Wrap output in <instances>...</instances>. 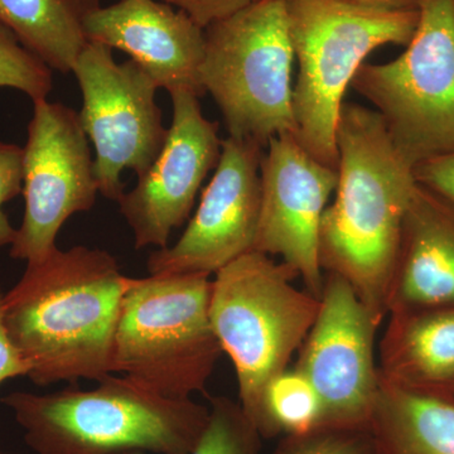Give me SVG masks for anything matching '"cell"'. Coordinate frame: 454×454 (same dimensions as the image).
Wrapping results in <instances>:
<instances>
[{
	"mask_svg": "<svg viewBox=\"0 0 454 454\" xmlns=\"http://www.w3.org/2000/svg\"><path fill=\"white\" fill-rule=\"evenodd\" d=\"M128 279L106 250L56 247L27 262L3 300L9 339L38 387L114 373V342Z\"/></svg>",
	"mask_w": 454,
	"mask_h": 454,
	"instance_id": "cell-1",
	"label": "cell"
},
{
	"mask_svg": "<svg viewBox=\"0 0 454 454\" xmlns=\"http://www.w3.org/2000/svg\"><path fill=\"white\" fill-rule=\"evenodd\" d=\"M98 192L94 160L79 113L59 103H33L23 148L25 216L9 255L38 262L74 214L91 210Z\"/></svg>",
	"mask_w": 454,
	"mask_h": 454,
	"instance_id": "cell-10",
	"label": "cell"
},
{
	"mask_svg": "<svg viewBox=\"0 0 454 454\" xmlns=\"http://www.w3.org/2000/svg\"><path fill=\"white\" fill-rule=\"evenodd\" d=\"M2 403L37 454H191L210 418L192 397L170 399L115 373L90 390L13 391Z\"/></svg>",
	"mask_w": 454,
	"mask_h": 454,
	"instance_id": "cell-3",
	"label": "cell"
},
{
	"mask_svg": "<svg viewBox=\"0 0 454 454\" xmlns=\"http://www.w3.org/2000/svg\"><path fill=\"white\" fill-rule=\"evenodd\" d=\"M264 146L229 137L219 163L187 229L172 247L155 250L146 267L151 276L211 277L253 250L260 216V162Z\"/></svg>",
	"mask_w": 454,
	"mask_h": 454,
	"instance_id": "cell-13",
	"label": "cell"
},
{
	"mask_svg": "<svg viewBox=\"0 0 454 454\" xmlns=\"http://www.w3.org/2000/svg\"><path fill=\"white\" fill-rule=\"evenodd\" d=\"M202 274L129 278L114 342V373L170 399H191L223 354Z\"/></svg>",
	"mask_w": 454,
	"mask_h": 454,
	"instance_id": "cell-6",
	"label": "cell"
},
{
	"mask_svg": "<svg viewBox=\"0 0 454 454\" xmlns=\"http://www.w3.org/2000/svg\"><path fill=\"white\" fill-rule=\"evenodd\" d=\"M369 430L376 454H454V397L382 380Z\"/></svg>",
	"mask_w": 454,
	"mask_h": 454,
	"instance_id": "cell-18",
	"label": "cell"
},
{
	"mask_svg": "<svg viewBox=\"0 0 454 454\" xmlns=\"http://www.w3.org/2000/svg\"><path fill=\"white\" fill-rule=\"evenodd\" d=\"M0 454H4V453H0Z\"/></svg>",
	"mask_w": 454,
	"mask_h": 454,
	"instance_id": "cell-29",
	"label": "cell"
},
{
	"mask_svg": "<svg viewBox=\"0 0 454 454\" xmlns=\"http://www.w3.org/2000/svg\"><path fill=\"white\" fill-rule=\"evenodd\" d=\"M83 28L88 42L128 53L158 88L206 94L205 29L181 9L160 0H121L92 11Z\"/></svg>",
	"mask_w": 454,
	"mask_h": 454,
	"instance_id": "cell-15",
	"label": "cell"
},
{
	"mask_svg": "<svg viewBox=\"0 0 454 454\" xmlns=\"http://www.w3.org/2000/svg\"><path fill=\"white\" fill-rule=\"evenodd\" d=\"M172 7L181 9L203 29L212 23L243 11L259 0H160Z\"/></svg>",
	"mask_w": 454,
	"mask_h": 454,
	"instance_id": "cell-25",
	"label": "cell"
},
{
	"mask_svg": "<svg viewBox=\"0 0 454 454\" xmlns=\"http://www.w3.org/2000/svg\"><path fill=\"white\" fill-rule=\"evenodd\" d=\"M404 52L364 64L351 88L372 104L413 167L454 153V0H424Z\"/></svg>",
	"mask_w": 454,
	"mask_h": 454,
	"instance_id": "cell-8",
	"label": "cell"
},
{
	"mask_svg": "<svg viewBox=\"0 0 454 454\" xmlns=\"http://www.w3.org/2000/svg\"><path fill=\"white\" fill-rule=\"evenodd\" d=\"M380 343L382 380L454 397V307L394 310Z\"/></svg>",
	"mask_w": 454,
	"mask_h": 454,
	"instance_id": "cell-17",
	"label": "cell"
},
{
	"mask_svg": "<svg viewBox=\"0 0 454 454\" xmlns=\"http://www.w3.org/2000/svg\"><path fill=\"white\" fill-rule=\"evenodd\" d=\"M169 95L173 118L162 149L118 201L136 249L168 247L173 230L188 219L202 182L220 160L219 124L203 115L199 97L184 90Z\"/></svg>",
	"mask_w": 454,
	"mask_h": 454,
	"instance_id": "cell-14",
	"label": "cell"
},
{
	"mask_svg": "<svg viewBox=\"0 0 454 454\" xmlns=\"http://www.w3.org/2000/svg\"><path fill=\"white\" fill-rule=\"evenodd\" d=\"M0 88L22 91L33 103L52 91V70L26 49L13 32L0 23Z\"/></svg>",
	"mask_w": 454,
	"mask_h": 454,
	"instance_id": "cell-22",
	"label": "cell"
},
{
	"mask_svg": "<svg viewBox=\"0 0 454 454\" xmlns=\"http://www.w3.org/2000/svg\"><path fill=\"white\" fill-rule=\"evenodd\" d=\"M363 7L381 11H419L424 0H348Z\"/></svg>",
	"mask_w": 454,
	"mask_h": 454,
	"instance_id": "cell-28",
	"label": "cell"
},
{
	"mask_svg": "<svg viewBox=\"0 0 454 454\" xmlns=\"http://www.w3.org/2000/svg\"><path fill=\"white\" fill-rule=\"evenodd\" d=\"M339 181L319 231L325 273L348 280L376 318L387 315L406 210L417 181L381 116L354 103L340 107Z\"/></svg>",
	"mask_w": 454,
	"mask_h": 454,
	"instance_id": "cell-2",
	"label": "cell"
},
{
	"mask_svg": "<svg viewBox=\"0 0 454 454\" xmlns=\"http://www.w3.org/2000/svg\"><path fill=\"white\" fill-rule=\"evenodd\" d=\"M438 307H454V205L417 184L403 225L387 315Z\"/></svg>",
	"mask_w": 454,
	"mask_h": 454,
	"instance_id": "cell-16",
	"label": "cell"
},
{
	"mask_svg": "<svg viewBox=\"0 0 454 454\" xmlns=\"http://www.w3.org/2000/svg\"><path fill=\"white\" fill-rule=\"evenodd\" d=\"M260 162V216L253 250L280 256L321 298L325 271L319 262V231L339 172L316 158L293 134L269 140Z\"/></svg>",
	"mask_w": 454,
	"mask_h": 454,
	"instance_id": "cell-12",
	"label": "cell"
},
{
	"mask_svg": "<svg viewBox=\"0 0 454 454\" xmlns=\"http://www.w3.org/2000/svg\"><path fill=\"white\" fill-rule=\"evenodd\" d=\"M82 94L80 121L97 152L94 173L98 192L119 201L125 192L122 170L142 176L167 138L160 89L138 64H118L113 50L88 42L73 67Z\"/></svg>",
	"mask_w": 454,
	"mask_h": 454,
	"instance_id": "cell-9",
	"label": "cell"
},
{
	"mask_svg": "<svg viewBox=\"0 0 454 454\" xmlns=\"http://www.w3.org/2000/svg\"><path fill=\"white\" fill-rule=\"evenodd\" d=\"M294 278L283 262L250 250L212 280V330L234 364L239 403L254 428L269 382L286 372L318 313V298L293 286Z\"/></svg>",
	"mask_w": 454,
	"mask_h": 454,
	"instance_id": "cell-5",
	"label": "cell"
},
{
	"mask_svg": "<svg viewBox=\"0 0 454 454\" xmlns=\"http://www.w3.org/2000/svg\"><path fill=\"white\" fill-rule=\"evenodd\" d=\"M208 408L207 427L191 454H262V438L240 403L225 396L210 397Z\"/></svg>",
	"mask_w": 454,
	"mask_h": 454,
	"instance_id": "cell-21",
	"label": "cell"
},
{
	"mask_svg": "<svg viewBox=\"0 0 454 454\" xmlns=\"http://www.w3.org/2000/svg\"><path fill=\"white\" fill-rule=\"evenodd\" d=\"M321 427V400L301 372L286 369L269 382L255 423L260 437H286Z\"/></svg>",
	"mask_w": 454,
	"mask_h": 454,
	"instance_id": "cell-20",
	"label": "cell"
},
{
	"mask_svg": "<svg viewBox=\"0 0 454 454\" xmlns=\"http://www.w3.org/2000/svg\"><path fill=\"white\" fill-rule=\"evenodd\" d=\"M23 191V148L0 142V250L13 244L17 229L12 226L3 205Z\"/></svg>",
	"mask_w": 454,
	"mask_h": 454,
	"instance_id": "cell-24",
	"label": "cell"
},
{
	"mask_svg": "<svg viewBox=\"0 0 454 454\" xmlns=\"http://www.w3.org/2000/svg\"><path fill=\"white\" fill-rule=\"evenodd\" d=\"M380 324L348 280L325 273L318 313L294 367L321 400L322 427L369 429L380 385Z\"/></svg>",
	"mask_w": 454,
	"mask_h": 454,
	"instance_id": "cell-11",
	"label": "cell"
},
{
	"mask_svg": "<svg viewBox=\"0 0 454 454\" xmlns=\"http://www.w3.org/2000/svg\"><path fill=\"white\" fill-rule=\"evenodd\" d=\"M297 82L293 86L295 139L337 169L336 133L346 90L366 57L387 44L406 46L419 11H381L348 0H286Z\"/></svg>",
	"mask_w": 454,
	"mask_h": 454,
	"instance_id": "cell-4",
	"label": "cell"
},
{
	"mask_svg": "<svg viewBox=\"0 0 454 454\" xmlns=\"http://www.w3.org/2000/svg\"><path fill=\"white\" fill-rule=\"evenodd\" d=\"M100 0H0V23L51 70L73 73L88 44L86 17Z\"/></svg>",
	"mask_w": 454,
	"mask_h": 454,
	"instance_id": "cell-19",
	"label": "cell"
},
{
	"mask_svg": "<svg viewBox=\"0 0 454 454\" xmlns=\"http://www.w3.org/2000/svg\"><path fill=\"white\" fill-rule=\"evenodd\" d=\"M414 177L419 186L454 205V153L418 164Z\"/></svg>",
	"mask_w": 454,
	"mask_h": 454,
	"instance_id": "cell-26",
	"label": "cell"
},
{
	"mask_svg": "<svg viewBox=\"0 0 454 454\" xmlns=\"http://www.w3.org/2000/svg\"><path fill=\"white\" fill-rule=\"evenodd\" d=\"M201 82L220 107L229 137L267 146L295 137L293 64L286 0L255 4L205 28Z\"/></svg>",
	"mask_w": 454,
	"mask_h": 454,
	"instance_id": "cell-7",
	"label": "cell"
},
{
	"mask_svg": "<svg viewBox=\"0 0 454 454\" xmlns=\"http://www.w3.org/2000/svg\"><path fill=\"white\" fill-rule=\"evenodd\" d=\"M3 300H4V293L0 284V385L9 379L27 376L29 372L25 358L9 339L4 325V315H3Z\"/></svg>",
	"mask_w": 454,
	"mask_h": 454,
	"instance_id": "cell-27",
	"label": "cell"
},
{
	"mask_svg": "<svg viewBox=\"0 0 454 454\" xmlns=\"http://www.w3.org/2000/svg\"><path fill=\"white\" fill-rule=\"evenodd\" d=\"M270 454H376L369 429L321 427L286 435Z\"/></svg>",
	"mask_w": 454,
	"mask_h": 454,
	"instance_id": "cell-23",
	"label": "cell"
}]
</instances>
